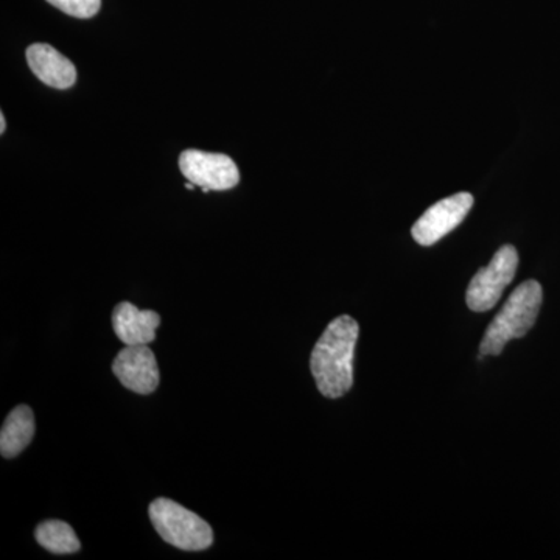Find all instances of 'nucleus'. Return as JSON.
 Listing matches in <instances>:
<instances>
[{
	"instance_id": "nucleus-1",
	"label": "nucleus",
	"mask_w": 560,
	"mask_h": 560,
	"mask_svg": "<svg viewBox=\"0 0 560 560\" xmlns=\"http://www.w3.org/2000/svg\"><path fill=\"white\" fill-rule=\"evenodd\" d=\"M360 327L348 315L331 320L311 357V370L323 396L338 399L353 385V357Z\"/></svg>"
},
{
	"instance_id": "nucleus-2",
	"label": "nucleus",
	"mask_w": 560,
	"mask_h": 560,
	"mask_svg": "<svg viewBox=\"0 0 560 560\" xmlns=\"http://www.w3.org/2000/svg\"><path fill=\"white\" fill-rule=\"evenodd\" d=\"M541 301L544 290L537 280H526L512 291L506 304L486 330L481 341V357L500 355L508 342L525 337L536 324Z\"/></svg>"
},
{
	"instance_id": "nucleus-3",
	"label": "nucleus",
	"mask_w": 560,
	"mask_h": 560,
	"mask_svg": "<svg viewBox=\"0 0 560 560\" xmlns=\"http://www.w3.org/2000/svg\"><path fill=\"white\" fill-rule=\"evenodd\" d=\"M149 515L162 539L179 550L202 551L212 545L213 533L209 523L176 501L154 500L150 504Z\"/></svg>"
},
{
	"instance_id": "nucleus-4",
	"label": "nucleus",
	"mask_w": 560,
	"mask_h": 560,
	"mask_svg": "<svg viewBox=\"0 0 560 560\" xmlns=\"http://www.w3.org/2000/svg\"><path fill=\"white\" fill-rule=\"evenodd\" d=\"M517 268V249L511 245L501 246L488 267L481 268L471 279L466 296L470 311L481 313L495 307L503 291L514 280Z\"/></svg>"
},
{
	"instance_id": "nucleus-5",
	"label": "nucleus",
	"mask_w": 560,
	"mask_h": 560,
	"mask_svg": "<svg viewBox=\"0 0 560 560\" xmlns=\"http://www.w3.org/2000/svg\"><path fill=\"white\" fill-rule=\"evenodd\" d=\"M179 171L187 180L201 187L205 194H209L210 190H231L241 183L237 164L221 153L183 151L179 156Z\"/></svg>"
},
{
	"instance_id": "nucleus-6",
	"label": "nucleus",
	"mask_w": 560,
	"mask_h": 560,
	"mask_svg": "<svg viewBox=\"0 0 560 560\" xmlns=\"http://www.w3.org/2000/svg\"><path fill=\"white\" fill-rule=\"evenodd\" d=\"M474 197L467 191L453 195L431 206L412 226V238L422 246H431L451 234L469 215Z\"/></svg>"
},
{
	"instance_id": "nucleus-7",
	"label": "nucleus",
	"mask_w": 560,
	"mask_h": 560,
	"mask_svg": "<svg viewBox=\"0 0 560 560\" xmlns=\"http://www.w3.org/2000/svg\"><path fill=\"white\" fill-rule=\"evenodd\" d=\"M113 371L125 388L151 394L160 386V368L149 346H127L113 363Z\"/></svg>"
},
{
	"instance_id": "nucleus-8",
	"label": "nucleus",
	"mask_w": 560,
	"mask_h": 560,
	"mask_svg": "<svg viewBox=\"0 0 560 560\" xmlns=\"http://www.w3.org/2000/svg\"><path fill=\"white\" fill-rule=\"evenodd\" d=\"M161 316L153 311H139L131 302H120L113 313L117 338L127 346H149L156 340Z\"/></svg>"
},
{
	"instance_id": "nucleus-9",
	"label": "nucleus",
	"mask_w": 560,
	"mask_h": 560,
	"mask_svg": "<svg viewBox=\"0 0 560 560\" xmlns=\"http://www.w3.org/2000/svg\"><path fill=\"white\" fill-rule=\"evenodd\" d=\"M25 55L32 72L47 86L69 90L75 83V66L49 44H33Z\"/></svg>"
},
{
	"instance_id": "nucleus-10",
	"label": "nucleus",
	"mask_w": 560,
	"mask_h": 560,
	"mask_svg": "<svg viewBox=\"0 0 560 560\" xmlns=\"http://www.w3.org/2000/svg\"><path fill=\"white\" fill-rule=\"evenodd\" d=\"M35 436V416L27 405H20L10 412L0 431V453L3 458L20 455Z\"/></svg>"
},
{
	"instance_id": "nucleus-11",
	"label": "nucleus",
	"mask_w": 560,
	"mask_h": 560,
	"mask_svg": "<svg viewBox=\"0 0 560 560\" xmlns=\"http://www.w3.org/2000/svg\"><path fill=\"white\" fill-rule=\"evenodd\" d=\"M36 541L40 547L54 555H72L81 548L77 534L72 526L61 521H47L40 523L35 530Z\"/></svg>"
},
{
	"instance_id": "nucleus-12",
	"label": "nucleus",
	"mask_w": 560,
	"mask_h": 560,
	"mask_svg": "<svg viewBox=\"0 0 560 560\" xmlns=\"http://www.w3.org/2000/svg\"><path fill=\"white\" fill-rule=\"evenodd\" d=\"M50 5L57 7L62 13L79 20H90L98 13L102 0H47Z\"/></svg>"
},
{
	"instance_id": "nucleus-13",
	"label": "nucleus",
	"mask_w": 560,
	"mask_h": 560,
	"mask_svg": "<svg viewBox=\"0 0 560 560\" xmlns=\"http://www.w3.org/2000/svg\"><path fill=\"white\" fill-rule=\"evenodd\" d=\"M7 130V121H5V116H3V113H0V132H5Z\"/></svg>"
}]
</instances>
